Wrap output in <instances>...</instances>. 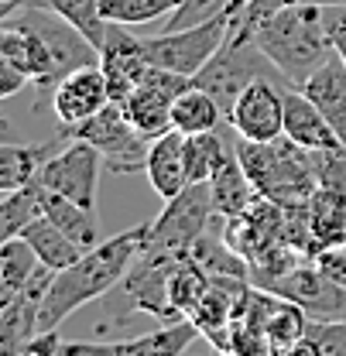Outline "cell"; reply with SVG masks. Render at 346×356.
I'll use <instances>...</instances> for the list:
<instances>
[{"instance_id":"cell-1","label":"cell","mask_w":346,"mask_h":356,"mask_svg":"<svg viewBox=\"0 0 346 356\" xmlns=\"http://www.w3.org/2000/svg\"><path fill=\"white\" fill-rule=\"evenodd\" d=\"M144 236H148V222L130 226L124 233L89 247L76 264L55 270V277L42 298V309H38V332H55L76 309L110 295L124 281L134 257L141 254Z\"/></svg>"},{"instance_id":"cell-2","label":"cell","mask_w":346,"mask_h":356,"mask_svg":"<svg viewBox=\"0 0 346 356\" xmlns=\"http://www.w3.org/2000/svg\"><path fill=\"white\" fill-rule=\"evenodd\" d=\"M254 42L285 76V83L295 89H302L305 79L336 55L322 21V3H308V0L271 14L254 31Z\"/></svg>"},{"instance_id":"cell-3","label":"cell","mask_w":346,"mask_h":356,"mask_svg":"<svg viewBox=\"0 0 346 356\" xmlns=\"http://www.w3.org/2000/svg\"><path fill=\"white\" fill-rule=\"evenodd\" d=\"M237 158L258 192L271 202H308L319 188V151H308L285 134L278 140L237 137Z\"/></svg>"},{"instance_id":"cell-4","label":"cell","mask_w":346,"mask_h":356,"mask_svg":"<svg viewBox=\"0 0 346 356\" xmlns=\"http://www.w3.org/2000/svg\"><path fill=\"white\" fill-rule=\"evenodd\" d=\"M258 79H271V83H278V86H288L285 76L274 69V62L260 51V44L254 42L251 35L230 31L226 44L192 76V86H199V89H206L210 96H217L223 113L230 117L237 96L251 86V83H258Z\"/></svg>"},{"instance_id":"cell-5","label":"cell","mask_w":346,"mask_h":356,"mask_svg":"<svg viewBox=\"0 0 346 356\" xmlns=\"http://www.w3.org/2000/svg\"><path fill=\"white\" fill-rule=\"evenodd\" d=\"M185 261H189V250H148V247H141V254L134 257L124 281L117 284L120 302H124V312L117 318H127L130 312H148L158 322L185 318L172 305V274Z\"/></svg>"},{"instance_id":"cell-6","label":"cell","mask_w":346,"mask_h":356,"mask_svg":"<svg viewBox=\"0 0 346 356\" xmlns=\"http://www.w3.org/2000/svg\"><path fill=\"white\" fill-rule=\"evenodd\" d=\"M62 134L89 140L103 154L107 172H113V175H137V172L148 168L151 140L130 124L120 103H107L96 117H89L76 127H62Z\"/></svg>"},{"instance_id":"cell-7","label":"cell","mask_w":346,"mask_h":356,"mask_svg":"<svg viewBox=\"0 0 346 356\" xmlns=\"http://www.w3.org/2000/svg\"><path fill=\"white\" fill-rule=\"evenodd\" d=\"M217 216L210 181H189L175 199L165 202L162 216L148 222L144 247L148 250H192V243L210 233V222Z\"/></svg>"},{"instance_id":"cell-8","label":"cell","mask_w":346,"mask_h":356,"mask_svg":"<svg viewBox=\"0 0 346 356\" xmlns=\"http://www.w3.org/2000/svg\"><path fill=\"white\" fill-rule=\"evenodd\" d=\"M103 168H107L103 154L89 140L72 137L62 151H55L45 161L38 181L45 188L62 192L65 199H72V202H79V206H86V209L96 213V188H100V172Z\"/></svg>"},{"instance_id":"cell-9","label":"cell","mask_w":346,"mask_h":356,"mask_svg":"<svg viewBox=\"0 0 346 356\" xmlns=\"http://www.w3.org/2000/svg\"><path fill=\"white\" fill-rule=\"evenodd\" d=\"M189 86H192L189 76H178V72H168L162 65H151L148 76L141 79V86L134 89L120 106H124L130 124L148 140H155L165 131H172V106Z\"/></svg>"},{"instance_id":"cell-10","label":"cell","mask_w":346,"mask_h":356,"mask_svg":"<svg viewBox=\"0 0 346 356\" xmlns=\"http://www.w3.org/2000/svg\"><path fill=\"white\" fill-rule=\"evenodd\" d=\"M285 89L271 79L251 83L226 117L230 131L244 140H278L285 134Z\"/></svg>"},{"instance_id":"cell-11","label":"cell","mask_w":346,"mask_h":356,"mask_svg":"<svg viewBox=\"0 0 346 356\" xmlns=\"http://www.w3.org/2000/svg\"><path fill=\"white\" fill-rule=\"evenodd\" d=\"M100 69L107 76L110 99L113 103H124L130 92L141 86V79L148 76L151 62L144 58L141 38L130 35V28H124V24H107V38L100 44Z\"/></svg>"},{"instance_id":"cell-12","label":"cell","mask_w":346,"mask_h":356,"mask_svg":"<svg viewBox=\"0 0 346 356\" xmlns=\"http://www.w3.org/2000/svg\"><path fill=\"white\" fill-rule=\"evenodd\" d=\"M107 103H113V99H110V86H107L103 69L100 65H83V69L69 72L55 86L48 110L55 113V120L62 127H76V124H83L89 117H96Z\"/></svg>"},{"instance_id":"cell-13","label":"cell","mask_w":346,"mask_h":356,"mask_svg":"<svg viewBox=\"0 0 346 356\" xmlns=\"http://www.w3.org/2000/svg\"><path fill=\"white\" fill-rule=\"evenodd\" d=\"M285 137H292L295 144H302L308 151H336L346 147L340 134L333 131V124L326 120V113L305 96L302 89L288 86L285 89Z\"/></svg>"},{"instance_id":"cell-14","label":"cell","mask_w":346,"mask_h":356,"mask_svg":"<svg viewBox=\"0 0 346 356\" xmlns=\"http://www.w3.org/2000/svg\"><path fill=\"white\" fill-rule=\"evenodd\" d=\"M0 58H7L17 69H24L31 76L35 89H42L52 79V51H48V42L31 24H24L14 14L3 21V31H0Z\"/></svg>"},{"instance_id":"cell-15","label":"cell","mask_w":346,"mask_h":356,"mask_svg":"<svg viewBox=\"0 0 346 356\" xmlns=\"http://www.w3.org/2000/svg\"><path fill=\"white\" fill-rule=\"evenodd\" d=\"M144 175H148L151 188H155L165 202L175 199V195L189 185V168H185V134L165 131L162 137L151 140Z\"/></svg>"},{"instance_id":"cell-16","label":"cell","mask_w":346,"mask_h":356,"mask_svg":"<svg viewBox=\"0 0 346 356\" xmlns=\"http://www.w3.org/2000/svg\"><path fill=\"white\" fill-rule=\"evenodd\" d=\"M210 192H213V209H217L219 220L244 216V213L260 199L258 185L251 181L247 168H244L240 158H237V144H233L230 158L217 168V175L210 178Z\"/></svg>"},{"instance_id":"cell-17","label":"cell","mask_w":346,"mask_h":356,"mask_svg":"<svg viewBox=\"0 0 346 356\" xmlns=\"http://www.w3.org/2000/svg\"><path fill=\"white\" fill-rule=\"evenodd\" d=\"M302 92L326 113V120L333 124V131L340 134L346 144V62L340 55H333L326 65H319L308 79Z\"/></svg>"},{"instance_id":"cell-18","label":"cell","mask_w":346,"mask_h":356,"mask_svg":"<svg viewBox=\"0 0 346 356\" xmlns=\"http://www.w3.org/2000/svg\"><path fill=\"white\" fill-rule=\"evenodd\" d=\"M308 222L319 250L343 247L346 243V188L319 185L308 199Z\"/></svg>"},{"instance_id":"cell-19","label":"cell","mask_w":346,"mask_h":356,"mask_svg":"<svg viewBox=\"0 0 346 356\" xmlns=\"http://www.w3.org/2000/svg\"><path fill=\"white\" fill-rule=\"evenodd\" d=\"M55 140H62V134ZM55 140H45V144H14V140H7L0 147V192H14V188H24V185L38 181L45 161L55 154Z\"/></svg>"},{"instance_id":"cell-20","label":"cell","mask_w":346,"mask_h":356,"mask_svg":"<svg viewBox=\"0 0 346 356\" xmlns=\"http://www.w3.org/2000/svg\"><path fill=\"white\" fill-rule=\"evenodd\" d=\"M196 336H199V325L192 318H178V322H162V329L144 332L137 339L113 343V350L117 356H182Z\"/></svg>"},{"instance_id":"cell-21","label":"cell","mask_w":346,"mask_h":356,"mask_svg":"<svg viewBox=\"0 0 346 356\" xmlns=\"http://www.w3.org/2000/svg\"><path fill=\"white\" fill-rule=\"evenodd\" d=\"M21 7H45V10L62 14V17L72 21L96 48H100L103 38H107V24H110V21L100 14V0H3L0 14L10 17V14L21 10Z\"/></svg>"},{"instance_id":"cell-22","label":"cell","mask_w":346,"mask_h":356,"mask_svg":"<svg viewBox=\"0 0 346 356\" xmlns=\"http://www.w3.org/2000/svg\"><path fill=\"white\" fill-rule=\"evenodd\" d=\"M42 270H45L42 257L35 254V247L24 236L0 240V302L14 298L17 291H24Z\"/></svg>"},{"instance_id":"cell-23","label":"cell","mask_w":346,"mask_h":356,"mask_svg":"<svg viewBox=\"0 0 346 356\" xmlns=\"http://www.w3.org/2000/svg\"><path fill=\"white\" fill-rule=\"evenodd\" d=\"M42 213L55 222L62 233H69L79 247H86L89 250V247H96V243H100L96 213L86 209V206H79V202H72V199H65L62 192L45 188V185H42Z\"/></svg>"},{"instance_id":"cell-24","label":"cell","mask_w":346,"mask_h":356,"mask_svg":"<svg viewBox=\"0 0 346 356\" xmlns=\"http://www.w3.org/2000/svg\"><path fill=\"white\" fill-rule=\"evenodd\" d=\"M226 124V113L217 103V96H210L206 89L189 86L172 106V131L178 134H206V131H219Z\"/></svg>"},{"instance_id":"cell-25","label":"cell","mask_w":346,"mask_h":356,"mask_svg":"<svg viewBox=\"0 0 346 356\" xmlns=\"http://www.w3.org/2000/svg\"><path fill=\"white\" fill-rule=\"evenodd\" d=\"M21 236L35 247V254L42 257V264L52 267V270H62V267L76 264V261L86 254V247H79L69 233H62L48 216L31 220L24 229H21Z\"/></svg>"},{"instance_id":"cell-26","label":"cell","mask_w":346,"mask_h":356,"mask_svg":"<svg viewBox=\"0 0 346 356\" xmlns=\"http://www.w3.org/2000/svg\"><path fill=\"white\" fill-rule=\"evenodd\" d=\"M230 127V124H223ZM206 131V134H189L185 137V168H189V181H210L217 175V168L230 158L233 144H237V134L233 140L226 137V131Z\"/></svg>"},{"instance_id":"cell-27","label":"cell","mask_w":346,"mask_h":356,"mask_svg":"<svg viewBox=\"0 0 346 356\" xmlns=\"http://www.w3.org/2000/svg\"><path fill=\"white\" fill-rule=\"evenodd\" d=\"M192 261L203 267L210 277H237V281H251V264L223 240L217 236L213 229L210 233H203L196 243H192Z\"/></svg>"},{"instance_id":"cell-28","label":"cell","mask_w":346,"mask_h":356,"mask_svg":"<svg viewBox=\"0 0 346 356\" xmlns=\"http://www.w3.org/2000/svg\"><path fill=\"white\" fill-rule=\"evenodd\" d=\"M45 216L42 213V181H31L24 188H14L3 195V206H0V240H10V236H21V229L31 220Z\"/></svg>"},{"instance_id":"cell-29","label":"cell","mask_w":346,"mask_h":356,"mask_svg":"<svg viewBox=\"0 0 346 356\" xmlns=\"http://www.w3.org/2000/svg\"><path fill=\"white\" fill-rule=\"evenodd\" d=\"M182 0H100V14L110 24H124V28H141L162 17H172Z\"/></svg>"},{"instance_id":"cell-30","label":"cell","mask_w":346,"mask_h":356,"mask_svg":"<svg viewBox=\"0 0 346 356\" xmlns=\"http://www.w3.org/2000/svg\"><path fill=\"white\" fill-rule=\"evenodd\" d=\"M210 281H213V277H210L203 267L196 264V261H192V254H189V261H185V264L172 274V305L182 312L185 318H189V315H192V309L199 305V298L206 295Z\"/></svg>"},{"instance_id":"cell-31","label":"cell","mask_w":346,"mask_h":356,"mask_svg":"<svg viewBox=\"0 0 346 356\" xmlns=\"http://www.w3.org/2000/svg\"><path fill=\"white\" fill-rule=\"evenodd\" d=\"M233 0H182L172 17H165V31H182V28H196L203 21H213L223 10H230Z\"/></svg>"},{"instance_id":"cell-32","label":"cell","mask_w":346,"mask_h":356,"mask_svg":"<svg viewBox=\"0 0 346 356\" xmlns=\"http://www.w3.org/2000/svg\"><path fill=\"white\" fill-rule=\"evenodd\" d=\"M292 3H302V0H247L244 10H240L237 21H233V31L254 38V31H258L271 14H278V10H285V7H292Z\"/></svg>"},{"instance_id":"cell-33","label":"cell","mask_w":346,"mask_h":356,"mask_svg":"<svg viewBox=\"0 0 346 356\" xmlns=\"http://www.w3.org/2000/svg\"><path fill=\"white\" fill-rule=\"evenodd\" d=\"M305 332L315 339L319 356H346V318H336V322H315V318H308V329Z\"/></svg>"},{"instance_id":"cell-34","label":"cell","mask_w":346,"mask_h":356,"mask_svg":"<svg viewBox=\"0 0 346 356\" xmlns=\"http://www.w3.org/2000/svg\"><path fill=\"white\" fill-rule=\"evenodd\" d=\"M322 21H326L336 55L346 62V3H322Z\"/></svg>"},{"instance_id":"cell-35","label":"cell","mask_w":346,"mask_h":356,"mask_svg":"<svg viewBox=\"0 0 346 356\" xmlns=\"http://www.w3.org/2000/svg\"><path fill=\"white\" fill-rule=\"evenodd\" d=\"M319 270L326 274V277H333L336 284H343L346 288V250L343 247H329V250H319L315 257H312Z\"/></svg>"},{"instance_id":"cell-36","label":"cell","mask_w":346,"mask_h":356,"mask_svg":"<svg viewBox=\"0 0 346 356\" xmlns=\"http://www.w3.org/2000/svg\"><path fill=\"white\" fill-rule=\"evenodd\" d=\"M55 356H117L113 343H79V339H62Z\"/></svg>"},{"instance_id":"cell-37","label":"cell","mask_w":346,"mask_h":356,"mask_svg":"<svg viewBox=\"0 0 346 356\" xmlns=\"http://www.w3.org/2000/svg\"><path fill=\"white\" fill-rule=\"evenodd\" d=\"M28 83H31V76H28L24 69H17L14 62L0 58V96H3V99L14 96V92H21Z\"/></svg>"},{"instance_id":"cell-38","label":"cell","mask_w":346,"mask_h":356,"mask_svg":"<svg viewBox=\"0 0 346 356\" xmlns=\"http://www.w3.org/2000/svg\"><path fill=\"white\" fill-rule=\"evenodd\" d=\"M308 3H346V0H308Z\"/></svg>"},{"instance_id":"cell-39","label":"cell","mask_w":346,"mask_h":356,"mask_svg":"<svg viewBox=\"0 0 346 356\" xmlns=\"http://www.w3.org/2000/svg\"><path fill=\"white\" fill-rule=\"evenodd\" d=\"M343 250H346V243H343Z\"/></svg>"},{"instance_id":"cell-40","label":"cell","mask_w":346,"mask_h":356,"mask_svg":"<svg viewBox=\"0 0 346 356\" xmlns=\"http://www.w3.org/2000/svg\"><path fill=\"white\" fill-rule=\"evenodd\" d=\"M223 356H226V353H223Z\"/></svg>"}]
</instances>
